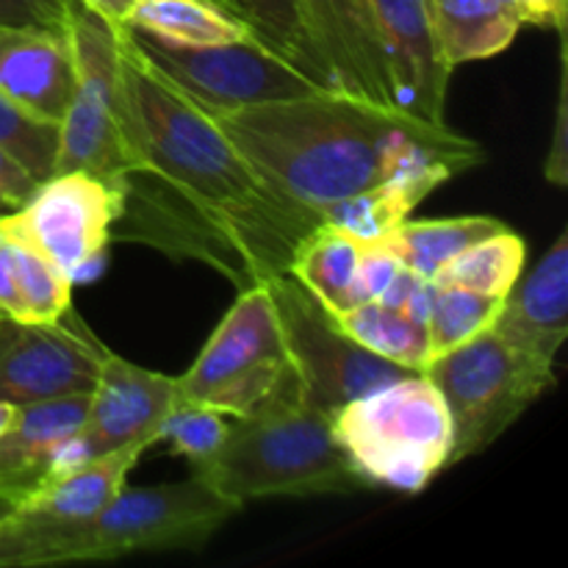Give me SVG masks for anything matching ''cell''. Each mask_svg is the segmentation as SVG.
Instances as JSON below:
<instances>
[{
  "instance_id": "6da1fadb",
  "label": "cell",
  "mask_w": 568,
  "mask_h": 568,
  "mask_svg": "<svg viewBox=\"0 0 568 568\" xmlns=\"http://www.w3.org/2000/svg\"><path fill=\"white\" fill-rule=\"evenodd\" d=\"M122 100L136 172L122 183L111 239L205 261L239 288L286 275L322 216L283 197L214 116L172 87L120 26Z\"/></svg>"
},
{
  "instance_id": "7a4b0ae2",
  "label": "cell",
  "mask_w": 568,
  "mask_h": 568,
  "mask_svg": "<svg viewBox=\"0 0 568 568\" xmlns=\"http://www.w3.org/2000/svg\"><path fill=\"white\" fill-rule=\"evenodd\" d=\"M211 116L275 192L320 216L405 172L449 181L486 161L480 142L449 125L336 87Z\"/></svg>"
},
{
  "instance_id": "3957f363",
  "label": "cell",
  "mask_w": 568,
  "mask_h": 568,
  "mask_svg": "<svg viewBox=\"0 0 568 568\" xmlns=\"http://www.w3.org/2000/svg\"><path fill=\"white\" fill-rule=\"evenodd\" d=\"M192 475L209 483L236 508L270 497H331L364 491L333 436L331 416L286 394L253 416L231 419L225 444Z\"/></svg>"
},
{
  "instance_id": "277c9868",
  "label": "cell",
  "mask_w": 568,
  "mask_h": 568,
  "mask_svg": "<svg viewBox=\"0 0 568 568\" xmlns=\"http://www.w3.org/2000/svg\"><path fill=\"white\" fill-rule=\"evenodd\" d=\"M331 427L369 488L419 494L449 469L447 405L422 372L349 399L331 416Z\"/></svg>"
},
{
  "instance_id": "5b68a950",
  "label": "cell",
  "mask_w": 568,
  "mask_h": 568,
  "mask_svg": "<svg viewBox=\"0 0 568 568\" xmlns=\"http://www.w3.org/2000/svg\"><path fill=\"white\" fill-rule=\"evenodd\" d=\"M67 39L72 50V94L59 122V172H89L122 192L136 172L122 100L120 26L72 0L67 14Z\"/></svg>"
},
{
  "instance_id": "8992f818",
  "label": "cell",
  "mask_w": 568,
  "mask_h": 568,
  "mask_svg": "<svg viewBox=\"0 0 568 568\" xmlns=\"http://www.w3.org/2000/svg\"><path fill=\"white\" fill-rule=\"evenodd\" d=\"M422 375L430 377L447 405L449 466L491 447L555 386V364L521 353L494 327L436 355Z\"/></svg>"
},
{
  "instance_id": "52a82bcc",
  "label": "cell",
  "mask_w": 568,
  "mask_h": 568,
  "mask_svg": "<svg viewBox=\"0 0 568 568\" xmlns=\"http://www.w3.org/2000/svg\"><path fill=\"white\" fill-rule=\"evenodd\" d=\"M286 394H300V388L283 349L270 288L255 283L242 288L194 364L178 377V397L242 419Z\"/></svg>"
},
{
  "instance_id": "ba28073f",
  "label": "cell",
  "mask_w": 568,
  "mask_h": 568,
  "mask_svg": "<svg viewBox=\"0 0 568 568\" xmlns=\"http://www.w3.org/2000/svg\"><path fill=\"white\" fill-rule=\"evenodd\" d=\"M236 510L197 475L161 486H125L92 521L59 527L67 564H94L142 552L197 549Z\"/></svg>"
},
{
  "instance_id": "9c48e42d",
  "label": "cell",
  "mask_w": 568,
  "mask_h": 568,
  "mask_svg": "<svg viewBox=\"0 0 568 568\" xmlns=\"http://www.w3.org/2000/svg\"><path fill=\"white\" fill-rule=\"evenodd\" d=\"M281 327L283 349L297 381L300 399L320 414L333 416L349 399H358L386 383L414 372L361 347L297 277L277 275L266 283Z\"/></svg>"
},
{
  "instance_id": "30bf717a",
  "label": "cell",
  "mask_w": 568,
  "mask_h": 568,
  "mask_svg": "<svg viewBox=\"0 0 568 568\" xmlns=\"http://www.w3.org/2000/svg\"><path fill=\"white\" fill-rule=\"evenodd\" d=\"M131 33L144 61L211 114L327 89L258 39L209 48H178L142 37L133 28Z\"/></svg>"
},
{
  "instance_id": "8fae6325",
  "label": "cell",
  "mask_w": 568,
  "mask_h": 568,
  "mask_svg": "<svg viewBox=\"0 0 568 568\" xmlns=\"http://www.w3.org/2000/svg\"><path fill=\"white\" fill-rule=\"evenodd\" d=\"M120 211L122 192L116 186L89 172H59L39 183L22 209L3 216L72 283H92L105 270V250Z\"/></svg>"
},
{
  "instance_id": "7c38bea8",
  "label": "cell",
  "mask_w": 568,
  "mask_h": 568,
  "mask_svg": "<svg viewBox=\"0 0 568 568\" xmlns=\"http://www.w3.org/2000/svg\"><path fill=\"white\" fill-rule=\"evenodd\" d=\"M109 355L72 305L53 322L0 320V399L28 405L89 394Z\"/></svg>"
},
{
  "instance_id": "4fadbf2b",
  "label": "cell",
  "mask_w": 568,
  "mask_h": 568,
  "mask_svg": "<svg viewBox=\"0 0 568 568\" xmlns=\"http://www.w3.org/2000/svg\"><path fill=\"white\" fill-rule=\"evenodd\" d=\"M181 403L178 377L144 369L111 353L89 392L87 419L70 438L72 464L133 442H159V430Z\"/></svg>"
},
{
  "instance_id": "5bb4252c",
  "label": "cell",
  "mask_w": 568,
  "mask_h": 568,
  "mask_svg": "<svg viewBox=\"0 0 568 568\" xmlns=\"http://www.w3.org/2000/svg\"><path fill=\"white\" fill-rule=\"evenodd\" d=\"M397 105L433 125H447L453 67L438 48L427 0H372Z\"/></svg>"
},
{
  "instance_id": "9a60e30c",
  "label": "cell",
  "mask_w": 568,
  "mask_h": 568,
  "mask_svg": "<svg viewBox=\"0 0 568 568\" xmlns=\"http://www.w3.org/2000/svg\"><path fill=\"white\" fill-rule=\"evenodd\" d=\"M297 6L333 83L372 103L397 105L372 0H297Z\"/></svg>"
},
{
  "instance_id": "2e32d148",
  "label": "cell",
  "mask_w": 568,
  "mask_h": 568,
  "mask_svg": "<svg viewBox=\"0 0 568 568\" xmlns=\"http://www.w3.org/2000/svg\"><path fill=\"white\" fill-rule=\"evenodd\" d=\"M89 394L20 405L14 427L0 436V499L20 510L59 471L64 444L87 419Z\"/></svg>"
},
{
  "instance_id": "e0dca14e",
  "label": "cell",
  "mask_w": 568,
  "mask_h": 568,
  "mask_svg": "<svg viewBox=\"0 0 568 568\" xmlns=\"http://www.w3.org/2000/svg\"><path fill=\"white\" fill-rule=\"evenodd\" d=\"M67 28H0V94L37 120L59 125L72 94Z\"/></svg>"
},
{
  "instance_id": "ac0fdd59",
  "label": "cell",
  "mask_w": 568,
  "mask_h": 568,
  "mask_svg": "<svg viewBox=\"0 0 568 568\" xmlns=\"http://www.w3.org/2000/svg\"><path fill=\"white\" fill-rule=\"evenodd\" d=\"M494 331L521 353L555 364L568 336V231H560L536 270L510 288Z\"/></svg>"
},
{
  "instance_id": "d6986e66",
  "label": "cell",
  "mask_w": 568,
  "mask_h": 568,
  "mask_svg": "<svg viewBox=\"0 0 568 568\" xmlns=\"http://www.w3.org/2000/svg\"><path fill=\"white\" fill-rule=\"evenodd\" d=\"M150 447L153 442H133L111 453L92 455L50 480L17 514L48 527L87 525L128 486V477Z\"/></svg>"
},
{
  "instance_id": "ffe728a7",
  "label": "cell",
  "mask_w": 568,
  "mask_h": 568,
  "mask_svg": "<svg viewBox=\"0 0 568 568\" xmlns=\"http://www.w3.org/2000/svg\"><path fill=\"white\" fill-rule=\"evenodd\" d=\"M427 11L453 70L499 55L525 26L514 0H427Z\"/></svg>"
},
{
  "instance_id": "44dd1931",
  "label": "cell",
  "mask_w": 568,
  "mask_h": 568,
  "mask_svg": "<svg viewBox=\"0 0 568 568\" xmlns=\"http://www.w3.org/2000/svg\"><path fill=\"white\" fill-rule=\"evenodd\" d=\"M366 244L355 233L322 222L303 239L288 264V275L297 277L333 316H342L355 305V277Z\"/></svg>"
},
{
  "instance_id": "7402d4cb",
  "label": "cell",
  "mask_w": 568,
  "mask_h": 568,
  "mask_svg": "<svg viewBox=\"0 0 568 568\" xmlns=\"http://www.w3.org/2000/svg\"><path fill=\"white\" fill-rule=\"evenodd\" d=\"M128 28L178 48H209L255 39L236 14L216 0H136Z\"/></svg>"
},
{
  "instance_id": "603a6c76",
  "label": "cell",
  "mask_w": 568,
  "mask_h": 568,
  "mask_svg": "<svg viewBox=\"0 0 568 568\" xmlns=\"http://www.w3.org/2000/svg\"><path fill=\"white\" fill-rule=\"evenodd\" d=\"M503 220L494 216H447V220H405L386 236L375 239L392 250L405 270L430 281L447 261L464 253L491 233L505 231Z\"/></svg>"
},
{
  "instance_id": "cb8c5ba5",
  "label": "cell",
  "mask_w": 568,
  "mask_h": 568,
  "mask_svg": "<svg viewBox=\"0 0 568 568\" xmlns=\"http://www.w3.org/2000/svg\"><path fill=\"white\" fill-rule=\"evenodd\" d=\"M444 181L442 175L433 172H405V175L383 181L366 192L353 194L342 203L331 205L322 220L355 233L364 242L386 236L397 225L408 220L410 211L422 203L430 192H436Z\"/></svg>"
},
{
  "instance_id": "d4e9b609",
  "label": "cell",
  "mask_w": 568,
  "mask_h": 568,
  "mask_svg": "<svg viewBox=\"0 0 568 568\" xmlns=\"http://www.w3.org/2000/svg\"><path fill=\"white\" fill-rule=\"evenodd\" d=\"M344 331L369 353L408 372H425L433 361L427 322L383 303H355L338 316Z\"/></svg>"
},
{
  "instance_id": "484cf974",
  "label": "cell",
  "mask_w": 568,
  "mask_h": 568,
  "mask_svg": "<svg viewBox=\"0 0 568 568\" xmlns=\"http://www.w3.org/2000/svg\"><path fill=\"white\" fill-rule=\"evenodd\" d=\"M250 28L261 44L294 61L322 87H336L311 39L297 0H216ZM338 89V87H336Z\"/></svg>"
},
{
  "instance_id": "4316f807",
  "label": "cell",
  "mask_w": 568,
  "mask_h": 568,
  "mask_svg": "<svg viewBox=\"0 0 568 568\" xmlns=\"http://www.w3.org/2000/svg\"><path fill=\"white\" fill-rule=\"evenodd\" d=\"M527 244L516 231L491 233L466 247L430 277L436 286H460L488 297H508L525 270Z\"/></svg>"
},
{
  "instance_id": "83f0119b",
  "label": "cell",
  "mask_w": 568,
  "mask_h": 568,
  "mask_svg": "<svg viewBox=\"0 0 568 568\" xmlns=\"http://www.w3.org/2000/svg\"><path fill=\"white\" fill-rule=\"evenodd\" d=\"M0 220H3L6 231L11 233V242H14V277L22 305V322L59 320L72 305V286L75 283L48 255L39 253L26 236H20L6 222L3 214H0Z\"/></svg>"
},
{
  "instance_id": "f1b7e54d",
  "label": "cell",
  "mask_w": 568,
  "mask_h": 568,
  "mask_svg": "<svg viewBox=\"0 0 568 568\" xmlns=\"http://www.w3.org/2000/svg\"><path fill=\"white\" fill-rule=\"evenodd\" d=\"M503 303V297H488V294L471 292V288L436 286L430 314H427L433 358L494 327Z\"/></svg>"
},
{
  "instance_id": "f546056e",
  "label": "cell",
  "mask_w": 568,
  "mask_h": 568,
  "mask_svg": "<svg viewBox=\"0 0 568 568\" xmlns=\"http://www.w3.org/2000/svg\"><path fill=\"white\" fill-rule=\"evenodd\" d=\"M0 150L20 161L37 181H48L59 153V125L37 120L0 94Z\"/></svg>"
},
{
  "instance_id": "4dcf8cb0",
  "label": "cell",
  "mask_w": 568,
  "mask_h": 568,
  "mask_svg": "<svg viewBox=\"0 0 568 568\" xmlns=\"http://www.w3.org/2000/svg\"><path fill=\"white\" fill-rule=\"evenodd\" d=\"M231 430V416L209 405L178 403L159 430V442H166L172 453L186 458L192 466L205 464L225 444Z\"/></svg>"
},
{
  "instance_id": "1f68e13d",
  "label": "cell",
  "mask_w": 568,
  "mask_h": 568,
  "mask_svg": "<svg viewBox=\"0 0 568 568\" xmlns=\"http://www.w3.org/2000/svg\"><path fill=\"white\" fill-rule=\"evenodd\" d=\"M61 532L55 527L39 525L14 514L0 521V568H33V566H61Z\"/></svg>"
},
{
  "instance_id": "d6a6232c",
  "label": "cell",
  "mask_w": 568,
  "mask_h": 568,
  "mask_svg": "<svg viewBox=\"0 0 568 568\" xmlns=\"http://www.w3.org/2000/svg\"><path fill=\"white\" fill-rule=\"evenodd\" d=\"M399 270H403V264H399L392 250L377 242L366 244L358 277H355V303H377L386 294V288L392 286L394 277L399 275Z\"/></svg>"
},
{
  "instance_id": "836d02e7",
  "label": "cell",
  "mask_w": 568,
  "mask_h": 568,
  "mask_svg": "<svg viewBox=\"0 0 568 568\" xmlns=\"http://www.w3.org/2000/svg\"><path fill=\"white\" fill-rule=\"evenodd\" d=\"M72 0H0V28H64Z\"/></svg>"
},
{
  "instance_id": "e575fe53",
  "label": "cell",
  "mask_w": 568,
  "mask_h": 568,
  "mask_svg": "<svg viewBox=\"0 0 568 568\" xmlns=\"http://www.w3.org/2000/svg\"><path fill=\"white\" fill-rule=\"evenodd\" d=\"M42 181L31 175L17 159L0 150V214L22 209Z\"/></svg>"
},
{
  "instance_id": "d590c367",
  "label": "cell",
  "mask_w": 568,
  "mask_h": 568,
  "mask_svg": "<svg viewBox=\"0 0 568 568\" xmlns=\"http://www.w3.org/2000/svg\"><path fill=\"white\" fill-rule=\"evenodd\" d=\"M568 142H566V61L560 64V92H558V114H555V139L552 150L544 164V175L552 181L555 186H566L568 183Z\"/></svg>"
},
{
  "instance_id": "8d00e7d4",
  "label": "cell",
  "mask_w": 568,
  "mask_h": 568,
  "mask_svg": "<svg viewBox=\"0 0 568 568\" xmlns=\"http://www.w3.org/2000/svg\"><path fill=\"white\" fill-rule=\"evenodd\" d=\"M0 320L22 322L20 294H17L14 277V242L0 220Z\"/></svg>"
},
{
  "instance_id": "74e56055",
  "label": "cell",
  "mask_w": 568,
  "mask_h": 568,
  "mask_svg": "<svg viewBox=\"0 0 568 568\" xmlns=\"http://www.w3.org/2000/svg\"><path fill=\"white\" fill-rule=\"evenodd\" d=\"M519 9L521 22L541 28H558L564 31L566 22V0H514Z\"/></svg>"
},
{
  "instance_id": "f35d334b",
  "label": "cell",
  "mask_w": 568,
  "mask_h": 568,
  "mask_svg": "<svg viewBox=\"0 0 568 568\" xmlns=\"http://www.w3.org/2000/svg\"><path fill=\"white\" fill-rule=\"evenodd\" d=\"M81 3L89 6L92 11H98V14H103L105 20L114 22V26H125L128 14H131L136 0H81Z\"/></svg>"
},
{
  "instance_id": "ab89813d",
  "label": "cell",
  "mask_w": 568,
  "mask_h": 568,
  "mask_svg": "<svg viewBox=\"0 0 568 568\" xmlns=\"http://www.w3.org/2000/svg\"><path fill=\"white\" fill-rule=\"evenodd\" d=\"M17 416H20V405L9 403V399H0V436L14 427Z\"/></svg>"
}]
</instances>
